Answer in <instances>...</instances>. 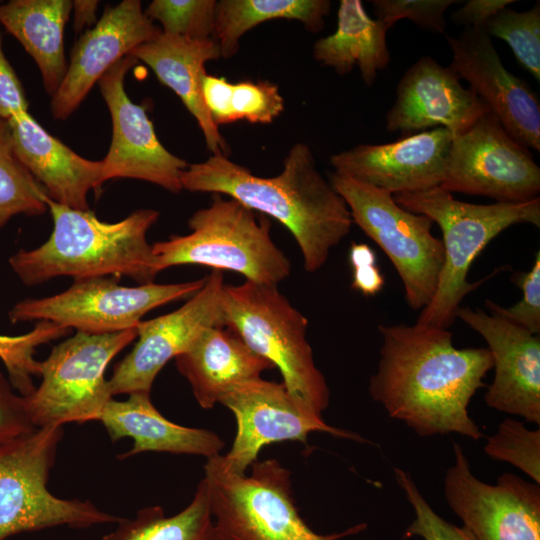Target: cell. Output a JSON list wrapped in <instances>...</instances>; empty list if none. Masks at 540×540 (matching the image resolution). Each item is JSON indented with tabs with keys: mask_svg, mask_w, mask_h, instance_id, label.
I'll return each instance as SVG.
<instances>
[{
	"mask_svg": "<svg viewBox=\"0 0 540 540\" xmlns=\"http://www.w3.org/2000/svg\"><path fill=\"white\" fill-rule=\"evenodd\" d=\"M378 330L382 345L369 381L371 398L419 436L480 439L468 405L493 368L488 348H456L448 329L417 322L381 324Z\"/></svg>",
	"mask_w": 540,
	"mask_h": 540,
	"instance_id": "6da1fadb",
	"label": "cell"
},
{
	"mask_svg": "<svg viewBox=\"0 0 540 540\" xmlns=\"http://www.w3.org/2000/svg\"><path fill=\"white\" fill-rule=\"evenodd\" d=\"M181 184L191 192L227 195L282 223L294 237L309 273L324 266L353 223L346 202L319 172L310 147L302 142L292 146L281 173L274 177L257 176L218 154L189 164Z\"/></svg>",
	"mask_w": 540,
	"mask_h": 540,
	"instance_id": "7a4b0ae2",
	"label": "cell"
},
{
	"mask_svg": "<svg viewBox=\"0 0 540 540\" xmlns=\"http://www.w3.org/2000/svg\"><path fill=\"white\" fill-rule=\"evenodd\" d=\"M53 219L48 240L33 250L20 249L8 262L26 286L58 276L74 280L126 276L140 285L152 283V245L146 234L159 212L139 209L118 222H105L90 210H77L45 199Z\"/></svg>",
	"mask_w": 540,
	"mask_h": 540,
	"instance_id": "3957f363",
	"label": "cell"
},
{
	"mask_svg": "<svg viewBox=\"0 0 540 540\" xmlns=\"http://www.w3.org/2000/svg\"><path fill=\"white\" fill-rule=\"evenodd\" d=\"M404 209L429 217L442 231L444 263L436 292L417 323L448 329L463 298L485 279L471 283L469 269L489 242L508 227H540V198L523 203L474 204L457 200L440 186L393 195Z\"/></svg>",
	"mask_w": 540,
	"mask_h": 540,
	"instance_id": "277c9868",
	"label": "cell"
},
{
	"mask_svg": "<svg viewBox=\"0 0 540 540\" xmlns=\"http://www.w3.org/2000/svg\"><path fill=\"white\" fill-rule=\"evenodd\" d=\"M222 310L224 327L279 369L286 389L304 410L322 417L330 391L306 338L308 320L278 285L248 280L225 284Z\"/></svg>",
	"mask_w": 540,
	"mask_h": 540,
	"instance_id": "5b68a950",
	"label": "cell"
},
{
	"mask_svg": "<svg viewBox=\"0 0 540 540\" xmlns=\"http://www.w3.org/2000/svg\"><path fill=\"white\" fill-rule=\"evenodd\" d=\"M188 225L191 233L152 245L156 274L177 265H203L272 285L290 275V261L272 240L268 217L232 198L213 194L211 204L196 211Z\"/></svg>",
	"mask_w": 540,
	"mask_h": 540,
	"instance_id": "8992f818",
	"label": "cell"
},
{
	"mask_svg": "<svg viewBox=\"0 0 540 540\" xmlns=\"http://www.w3.org/2000/svg\"><path fill=\"white\" fill-rule=\"evenodd\" d=\"M251 473L227 469L221 454L207 458L204 477L213 520L224 540H339L367 528L315 533L300 516L291 472L276 459L256 460Z\"/></svg>",
	"mask_w": 540,
	"mask_h": 540,
	"instance_id": "52a82bcc",
	"label": "cell"
},
{
	"mask_svg": "<svg viewBox=\"0 0 540 540\" xmlns=\"http://www.w3.org/2000/svg\"><path fill=\"white\" fill-rule=\"evenodd\" d=\"M63 426L35 428L0 444V540L56 526L84 529L120 519L90 501L62 499L47 488Z\"/></svg>",
	"mask_w": 540,
	"mask_h": 540,
	"instance_id": "ba28073f",
	"label": "cell"
},
{
	"mask_svg": "<svg viewBox=\"0 0 540 540\" xmlns=\"http://www.w3.org/2000/svg\"><path fill=\"white\" fill-rule=\"evenodd\" d=\"M330 183L346 202L352 222L389 257L409 307L424 309L436 292L444 263L442 240L431 232L433 221L404 209L380 188L335 172Z\"/></svg>",
	"mask_w": 540,
	"mask_h": 540,
	"instance_id": "9c48e42d",
	"label": "cell"
},
{
	"mask_svg": "<svg viewBox=\"0 0 540 540\" xmlns=\"http://www.w3.org/2000/svg\"><path fill=\"white\" fill-rule=\"evenodd\" d=\"M137 338V327L104 334L77 331L39 363L42 381L25 396L35 428L99 420L113 398L105 370Z\"/></svg>",
	"mask_w": 540,
	"mask_h": 540,
	"instance_id": "30bf717a",
	"label": "cell"
},
{
	"mask_svg": "<svg viewBox=\"0 0 540 540\" xmlns=\"http://www.w3.org/2000/svg\"><path fill=\"white\" fill-rule=\"evenodd\" d=\"M118 277L74 280L66 291L16 303L8 317L15 324L47 320L90 334H104L137 327L141 318L161 305L192 296L205 278L174 284L120 285Z\"/></svg>",
	"mask_w": 540,
	"mask_h": 540,
	"instance_id": "8fae6325",
	"label": "cell"
},
{
	"mask_svg": "<svg viewBox=\"0 0 540 540\" xmlns=\"http://www.w3.org/2000/svg\"><path fill=\"white\" fill-rule=\"evenodd\" d=\"M440 187L451 194L523 203L538 197L540 168L529 149L517 142L488 111L466 131L453 137Z\"/></svg>",
	"mask_w": 540,
	"mask_h": 540,
	"instance_id": "7c38bea8",
	"label": "cell"
},
{
	"mask_svg": "<svg viewBox=\"0 0 540 540\" xmlns=\"http://www.w3.org/2000/svg\"><path fill=\"white\" fill-rule=\"evenodd\" d=\"M453 452L444 495L463 526L478 540H540V485L509 472L496 484L485 483L472 473L457 442Z\"/></svg>",
	"mask_w": 540,
	"mask_h": 540,
	"instance_id": "4fadbf2b",
	"label": "cell"
},
{
	"mask_svg": "<svg viewBox=\"0 0 540 540\" xmlns=\"http://www.w3.org/2000/svg\"><path fill=\"white\" fill-rule=\"evenodd\" d=\"M236 418L237 431L231 449L221 455L224 466L238 474L256 460L268 444L283 441L305 443L312 432L368 443L360 435L328 425L322 417L304 410L283 382L261 377L233 386L219 401Z\"/></svg>",
	"mask_w": 540,
	"mask_h": 540,
	"instance_id": "5bb4252c",
	"label": "cell"
},
{
	"mask_svg": "<svg viewBox=\"0 0 540 540\" xmlns=\"http://www.w3.org/2000/svg\"><path fill=\"white\" fill-rule=\"evenodd\" d=\"M223 272L212 270L200 290L177 310L140 321L133 349L114 367L108 386L112 396L150 393L160 370L187 351L206 329L223 325Z\"/></svg>",
	"mask_w": 540,
	"mask_h": 540,
	"instance_id": "9a60e30c",
	"label": "cell"
},
{
	"mask_svg": "<svg viewBox=\"0 0 540 540\" xmlns=\"http://www.w3.org/2000/svg\"><path fill=\"white\" fill-rule=\"evenodd\" d=\"M137 61L130 54L123 57L98 81L113 130L109 150L101 160L102 182L133 178L178 193L183 189L181 175L189 164L160 143L145 108L133 103L125 91V76Z\"/></svg>",
	"mask_w": 540,
	"mask_h": 540,
	"instance_id": "2e32d148",
	"label": "cell"
},
{
	"mask_svg": "<svg viewBox=\"0 0 540 540\" xmlns=\"http://www.w3.org/2000/svg\"><path fill=\"white\" fill-rule=\"evenodd\" d=\"M452 52L449 67L526 148L540 151V102L530 85L506 69L484 29L465 28L447 36Z\"/></svg>",
	"mask_w": 540,
	"mask_h": 540,
	"instance_id": "e0dca14e",
	"label": "cell"
},
{
	"mask_svg": "<svg viewBox=\"0 0 540 540\" xmlns=\"http://www.w3.org/2000/svg\"><path fill=\"white\" fill-rule=\"evenodd\" d=\"M453 135L438 127L386 144H360L330 157L335 173L388 191L411 193L440 186Z\"/></svg>",
	"mask_w": 540,
	"mask_h": 540,
	"instance_id": "ac0fdd59",
	"label": "cell"
},
{
	"mask_svg": "<svg viewBox=\"0 0 540 540\" xmlns=\"http://www.w3.org/2000/svg\"><path fill=\"white\" fill-rule=\"evenodd\" d=\"M456 317L485 339L491 353L495 372L484 395L486 405L539 425V335L478 308L460 306Z\"/></svg>",
	"mask_w": 540,
	"mask_h": 540,
	"instance_id": "d6986e66",
	"label": "cell"
},
{
	"mask_svg": "<svg viewBox=\"0 0 540 540\" xmlns=\"http://www.w3.org/2000/svg\"><path fill=\"white\" fill-rule=\"evenodd\" d=\"M160 32L145 15L139 0L107 6L96 25L71 50L65 77L52 96L53 117H69L112 65Z\"/></svg>",
	"mask_w": 540,
	"mask_h": 540,
	"instance_id": "ffe728a7",
	"label": "cell"
},
{
	"mask_svg": "<svg viewBox=\"0 0 540 540\" xmlns=\"http://www.w3.org/2000/svg\"><path fill=\"white\" fill-rule=\"evenodd\" d=\"M488 107L448 66L422 56L410 66L396 88L386 114V130L404 136L429 127L447 129L453 137L471 127Z\"/></svg>",
	"mask_w": 540,
	"mask_h": 540,
	"instance_id": "44dd1931",
	"label": "cell"
},
{
	"mask_svg": "<svg viewBox=\"0 0 540 540\" xmlns=\"http://www.w3.org/2000/svg\"><path fill=\"white\" fill-rule=\"evenodd\" d=\"M8 121L14 151L19 160L55 202L77 210H89L87 195L99 190L102 162L85 159L50 135L29 112Z\"/></svg>",
	"mask_w": 540,
	"mask_h": 540,
	"instance_id": "7402d4cb",
	"label": "cell"
},
{
	"mask_svg": "<svg viewBox=\"0 0 540 540\" xmlns=\"http://www.w3.org/2000/svg\"><path fill=\"white\" fill-rule=\"evenodd\" d=\"M146 63L158 80L173 90L196 119L213 155H226L227 145L208 112L201 93L205 63L220 58L213 38L195 40L173 36L162 31L153 39L139 45L131 53Z\"/></svg>",
	"mask_w": 540,
	"mask_h": 540,
	"instance_id": "603a6c76",
	"label": "cell"
},
{
	"mask_svg": "<svg viewBox=\"0 0 540 540\" xmlns=\"http://www.w3.org/2000/svg\"><path fill=\"white\" fill-rule=\"evenodd\" d=\"M198 404L211 409L233 386L257 379L274 368L228 328H206L190 348L175 358Z\"/></svg>",
	"mask_w": 540,
	"mask_h": 540,
	"instance_id": "cb8c5ba5",
	"label": "cell"
},
{
	"mask_svg": "<svg viewBox=\"0 0 540 540\" xmlns=\"http://www.w3.org/2000/svg\"><path fill=\"white\" fill-rule=\"evenodd\" d=\"M115 442L130 437L132 448L117 458L125 459L145 451L200 455H219L224 441L206 429L178 425L166 419L153 405L150 393L129 394L125 401L111 399L99 420Z\"/></svg>",
	"mask_w": 540,
	"mask_h": 540,
	"instance_id": "d4e9b609",
	"label": "cell"
},
{
	"mask_svg": "<svg viewBox=\"0 0 540 540\" xmlns=\"http://www.w3.org/2000/svg\"><path fill=\"white\" fill-rule=\"evenodd\" d=\"M71 11L70 0H11L0 4V23L33 58L44 88L52 96L67 71L63 34Z\"/></svg>",
	"mask_w": 540,
	"mask_h": 540,
	"instance_id": "484cf974",
	"label": "cell"
},
{
	"mask_svg": "<svg viewBox=\"0 0 540 540\" xmlns=\"http://www.w3.org/2000/svg\"><path fill=\"white\" fill-rule=\"evenodd\" d=\"M388 30L384 22L368 15L360 0H341L336 31L314 43L313 57L339 75L356 65L365 85L372 86L390 62Z\"/></svg>",
	"mask_w": 540,
	"mask_h": 540,
	"instance_id": "4316f807",
	"label": "cell"
},
{
	"mask_svg": "<svg viewBox=\"0 0 540 540\" xmlns=\"http://www.w3.org/2000/svg\"><path fill=\"white\" fill-rule=\"evenodd\" d=\"M330 9L329 0H220L216 2L212 38L220 56L227 59L238 52L241 37L260 23L297 20L308 31L319 32Z\"/></svg>",
	"mask_w": 540,
	"mask_h": 540,
	"instance_id": "83f0119b",
	"label": "cell"
},
{
	"mask_svg": "<svg viewBox=\"0 0 540 540\" xmlns=\"http://www.w3.org/2000/svg\"><path fill=\"white\" fill-rule=\"evenodd\" d=\"M102 540H224L210 508L207 484L202 479L190 504L174 516L160 506L144 507L135 518H120L117 528Z\"/></svg>",
	"mask_w": 540,
	"mask_h": 540,
	"instance_id": "f1b7e54d",
	"label": "cell"
},
{
	"mask_svg": "<svg viewBox=\"0 0 540 540\" xmlns=\"http://www.w3.org/2000/svg\"><path fill=\"white\" fill-rule=\"evenodd\" d=\"M47 196L44 187L19 160L8 121L0 118V230L15 215L45 213Z\"/></svg>",
	"mask_w": 540,
	"mask_h": 540,
	"instance_id": "f546056e",
	"label": "cell"
},
{
	"mask_svg": "<svg viewBox=\"0 0 540 540\" xmlns=\"http://www.w3.org/2000/svg\"><path fill=\"white\" fill-rule=\"evenodd\" d=\"M69 331V328L54 322L41 320L25 334L16 336L0 334V360L13 387L20 395L25 397L35 389L33 376H39L40 363L34 358L37 348L65 336Z\"/></svg>",
	"mask_w": 540,
	"mask_h": 540,
	"instance_id": "4dcf8cb0",
	"label": "cell"
},
{
	"mask_svg": "<svg viewBox=\"0 0 540 540\" xmlns=\"http://www.w3.org/2000/svg\"><path fill=\"white\" fill-rule=\"evenodd\" d=\"M489 36L504 40L521 66L540 82V2L526 11L504 8L486 25Z\"/></svg>",
	"mask_w": 540,
	"mask_h": 540,
	"instance_id": "1f68e13d",
	"label": "cell"
},
{
	"mask_svg": "<svg viewBox=\"0 0 540 540\" xmlns=\"http://www.w3.org/2000/svg\"><path fill=\"white\" fill-rule=\"evenodd\" d=\"M484 451L493 460L513 465L540 485V429L530 430L513 418L503 420L487 438Z\"/></svg>",
	"mask_w": 540,
	"mask_h": 540,
	"instance_id": "d6a6232c",
	"label": "cell"
},
{
	"mask_svg": "<svg viewBox=\"0 0 540 540\" xmlns=\"http://www.w3.org/2000/svg\"><path fill=\"white\" fill-rule=\"evenodd\" d=\"M215 0H154L145 15L157 20L162 32L195 40L212 38Z\"/></svg>",
	"mask_w": 540,
	"mask_h": 540,
	"instance_id": "836d02e7",
	"label": "cell"
},
{
	"mask_svg": "<svg viewBox=\"0 0 540 540\" xmlns=\"http://www.w3.org/2000/svg\"><path fill=\"white\" fill-rule=\"evenodd\" d=\"M393 471L396 482L414 511V519L405 531V538L478 540L466 527L456 526L439 516L420 493L409 472L398 467H394Z\"/></svg>",
	"mask_w": 540,
	"mask_h": 540,
	"instance_id": "e575fe53",
	"label": "cell"
},
{
	"mask_svg": "<svg viewBox=\"0 0 540 540\" xmlns=\"http://www.w3.org/2000/svg\"><path fill=\"white\" fill-rule=\"evenodd\" d=\"M231 110L235 122L270 124L284 109V99L276 84L269 81L233 83Z\"/></svg>",
	"mask_w": 540,
	"mask_h": 540,
	"instance_id": "d590c367",
	"label": "cell"
},
{
	"mask_svg": "<svg viewBox=\"0 0 540 540\" xmlns=\"http://www.w3.org/2000/svg\"><path fill=\"white\" fill-rule=\"evenodd\" d=\"M455 0H373L370 1L377 19L388 28L398 20L408 19L421 29L445 34V11Z\"/></svg>",
	"mask_w": 540,
	"mask_h": 540,
	"instance_id": "8d00e7d4",
	"label": "cell"
},
{
	"mask_svg": "<svg viewBox=\"0 0 540 540\" xmlns=\"http://www.w3.org/2000/svg\"><path fill=\"white\" fill-rule=\"evenodd\" d=\"M513 281L522 290V299L511 307H502L487 299L485 305L489 312L539 335L540 333V252L535 253L534 263L528 272H518Z\"/></svg>",
	"mask_w": 540,
	"mask_h": 540,
	"instance_id": "74e56055",
	"label": "cell"
},
{
	"mask_svg": "<svg viewBox=\"0 0 540 540\" xmlns=\"http://www.w3.org/2000/svg\"><path fill=\"white\" fill-rule=\"evenodd\" d=\"M35 429L27 412L24 396L0 370V444Z\"/></svg>",
	"mask_w": 540,
	"mask_h": 540,
	"instance_id": "f35d334b",
	"label": "cell"
},
{
	"mask_svg": "<svg viewBox=\"0 0 540 540\" xmlns=\"http://www.w3.org/2000/svg\"><path fill=\"white\" fill-rule=\"evenodd\" d=\"M23 112H29L28 101L20 80L4 54L0 30V118L9 120Z\"/></svg>",
	"mask_w": 540,
	"mask_h": 540,
	"instance_id": "ab89813d",
	"label": "cell"
},
{
	"mask_svg": "<svg viewBox=\"0 0 540 540\" xmlns=\"http://www.w3.org/2000/svg\"><path fill=\"white\" fill-rule=\"evenodd\" d=\"M232 87L233 83L225 77L207 73L202 76L201 93L204 104L217 126L235 122L230 105Z\"/></svg>",
	"mask_w": 540,
	"mask_h": 540,
	"instance_id": "60d3db41",
	"label": "cell"
},
{
	"mask_svg": "<svg viewBox=\"0 0 540 540\" xmlns=\"http://www.w3.org/2000/svg\"><path fill=\"white\" fill-rule=\"evenodd\" d=\"M514 0H469L451 15V21L466 28L484 29L488 22Z\"/></svg>",
	"mask_w": 540,
	"mask_h": 540,
	"instance_id": "b9f144b4",
	"label": "cell"
},
{
	"mask_svg": "<svg viewBox=\"0 0 540 540\" xmlns=\"http://www.w3.org/2000/svg\"><path fill=\"white\" fill-rule=\"evenodd\" d=\"M384 283V276L376 263L353 268L352 288L363 295H376L383 288Z\"/></svg>",
	"mask_w": 540,
	"mask_h": 540,
	"instance_id": "7bdbcfd3",
	"label": "cell"
},
{
	"mask_svg": "<svg viewBox=\"0 0 540 540\" xmlns=\"http://www.w3.org/2000/svg\"><path fill=\"white\" fill-rule=\"evenodd\" d=\"M98 5L99 1L96 0H76L72 2L75 32H80L85 25L95 23Z\"/></svg>",
	"mask_w": 540,
	"mask_h": 540,
	"instance_id": "ee69618b",
	"label": "cell"
},
{
	"mask_svg": "<svg viewBox=\"0 0 540 540\" xmlns=\"http://www.w3.org/2000/svg\"><path fill=\"white\" fill-rule=\"evenodd\" d=\"M349 261L353 268L377 261L374 250L365 243H352L349 250Z\"/></svg>",
	"mask_w": 540,
	"mask_h": 540,
	"instance_id": "f6af8a7d",
	"label": "cell"
}]
</instances>
